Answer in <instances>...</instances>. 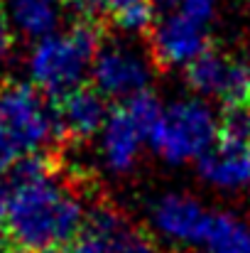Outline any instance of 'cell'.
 Segmentation results:
<instances>
[{
  "label": "cell",
  "mask_w": 250,
  "mask_h": 253,
  "mask_svg": "<svg viewBox=\"0 0 250 253\" xmlns=\"http://www.w3.org/2000/svg\"><path fill=\"white\" fill-rule=\"evenodd\" d=\"M0 199L5 207L2 234L22 251L47 253L71 246L86 229L83 199L42 155L22 158L0 177Z\"/></svg>",
  "instance_id": "cell-1"
},
{
  "label": "cell",
  "mask_w": 250,
  "mask_h": 253,
  "mask_svg": "<svg viewBox=\"0 0 250 253\" xmlns=\"http://www.w3.org/2000/svg\"><path fill=\"white\" fill-rule=\"evenodd\" d=\"M103 44L101 27L93 20H79L32 44L27 54L30 84L44 96H67L83 86L98 47Z\"/></svg>",
  "instance_id": "cell-2"
},
{
  "label": "cell",
  "mask_w": 250,
  "mask_h": 253,
  "mask_svg": "<svg viewBox=\"0 0 250 253\" xmlns=\"http://www.w3.org/2000/svg\"><path fill=\"white\" fill-rule=\"evenodd\" d=\"M221 140V118L204 98L189 96L165 106L150 148L169 165L199 163Z\"/></svg>",
  "instance_id": "cell-3"
},
{
  "label": "cell",
  "mask_w": 250,
  "mask_h": 253,
  "mask_svg": "<svg viewBox=\"0 0 250 253\" xmlns=\"http://www.w3.org/2000/svg\"><path fill=\"white\" fill-rule=\"evenodd\" d=\"M0 130L15 143L22 158L42 155L62 138L57 108L30 82L0 86Z\"/></svg>",
  "instance_id": "cell-4"
},
{
  "label": "cell",
  "mask_w": 250,
  "mask_h": 253,
  "mask_svg": "<svg viewBox=\"0 0 250 253\" xmlns=\"http://www.w3.org/2000/svg\"><path fill=\"white\" fill-rule=\"evenodd\" d=\"M152 74V57L133 37L123 35L103 40L91 67L93 88L103 98H115L123 103L150 91Z\"/></svg>",
  "instance_id": "cell-5"
},
{
  "label": "cell",
  "mask_w": 250,
  "mask_h": 253,
  "mask_svg": "<svg viewBox=\"0 0 250 253\" xmlns=\"http://www.w3.org/2000/svg\"><path fill=\"white\" fill-rule=\"evenodd\" d=\"M186 86L196 98L223 103L228 111L250 108V64L218 49H206L184 69Z\"/></svg>",
  "instance_id": "cell-6"
},
{
  "label": "cell",
  "mask_w": 250,
  "mask_h": 253,
  "mask_svg": "<svg viewBox=\"0 0 250 253\" xmlns=\"http://www.w3.org/2000/svg\"><path fill=\"white\" fill-rule=\"evenodd\" d=\"M150 49L162 67L186 69L209 49V27L177 12H160L150 30Z\"/></svg>",
  "instance_id": "cell-7"
},
{
  "label": "cell",
  "mask_w": 250,
  "mask_h": 253,
  "mask_svg": "<svg viewBox=\"0 0 250 253\" xmlns=\"http://www.w3.org/2000/svg\"><path fill=\"white\" fill-rule=\"evenodd\" d=\"M209 214L196 197L181 192L160 194L147 211L152 231L172 246H199Z\"/></svg>",
  "instance_id": "cell-8"
},
{
  "label": "cell",
  "mask_w": 250,
  "mask_h": 253,
  "mask_svg": "<svg viewBox=\"0 0 250 253\" xmlns=\"http://www.w3.org/2000/svg\"><path fill=\"white\" fill-rule=\"evenodd\" d=\"M150 145L145 130L130 118V113L120 106L110 111L103 130L98 133V160L108 174H128L138 165L143 148Z\"/></svg>",
  "instance_id": "cell-9"
},
{
  "label": "cell",
  "mask_w": 250,
  "mask_h": 253,
  "mask_svg": "<svg viewBox=\"0 0 250 253\" xmlns=\"http://www.w3.org/2000/svg\"><path fill=\"white\" fill-rule=\"evenodd\" d=\"M108 98H103L96 88L79 86L71 93L62 96L57 103V121L62 138L71 140H91L98 138L108 121Z\"/></svg>",
  "instance_id": "cell-10"
},
{
  "label": "cell",
  "mask_w": 250,
  "mask_h": 253,
  "mask_svg": "<svg viewBox=\"0 0 250 253\" xmlns=\"http://www.w3.org/2000/svg\"><path fill=\"white\" fill-rule=\"evenodd\" d=\"M199 177L218 192H238L250 184V143L221 138L199 163Z\"/></svg>",
  "instance_id": "cell-11"
},
{
  "label": "cell",
  "mask_w": 250,
  "mask_h": 253,
  "mask_svg": "<svg viewBox=\"0 0 250 253\" xmlns=\"http://www.w3.org/2000/svg\"><path fill=\"white\" fill-rule=\"evenodd\" d=\"M83 234L98 239L110 253H157L152 239L113 207H93Z\"/></svg>",
  "instance_id": "cell-12"
},
{
  "label": "cell",
  "mask_w": 250,
  "mask_h": 253,
  "mask_svg": "<svg viewBox=\"0 0 250 253\" xmlns=\"http://www.w3.org/2000/svg\"><path fill=\"white\" fill-rule=\"evenodd\" d=\"M5 10L10 15L15 35L32 40V44L59 32L62 22L59 0H12L10 5H5Z\"/></svg>",
  "instance_id": "cell-13"
},
{
  "label": "cell",
  "mask_w": 250,
  "mask_h": 253,
  "mask_svg": "<svg viewBox=\"0 0 250 253\" xmlns=\"http://www.w3.org/2000/svg\"><path fill=\"white\" fill-rule=\"evenodd\" d=\"M199 246L204 253H250V224L228 211H211Z\"/></svg>",
  "instance_id": "cell-14"
},
{
  "label": "cell",
  "mask_w": 250,
  "mask_h": 253,
  "mask_svg": "<svg viewBox=\"0 0 250 253\" xmlns=\"http://www.w3.org/2000/svg\"><path fill=\"white\" fill-rule=\"evenodd\" d=\"M123 108H125V111L130 113V118L145 130L147 140L152 138V133H155V128H157V123H160V118H162V113H165V103H162L152 91H145V93H140V96L125 101Z\"/></svg>",
  "instance_id": "cell-15"
},
{
  "label": "cell",
  "mask_w": 250,
  "mask_h": 253,
  "mask_svg": "<svg viewBox=\"0 0 250 253\" xmlns=\"http://www.w3.org/2000/svg\"><path fill=\"white\" fill-rule=\"evenodd\" d=\"M152 5L160 12L184 15V17H189V20L204 25V27H209L214 22L216 10H218V0H152Z\"/></svg>",
  "instance_id": "cell-16"
},
{
  "label": "cell",
  "mask_w": 250,
  "mask_h": 253,
  "mask_svg": "<svg viewBox=\"0 0 250 253\" xmlns=\"http://www.w3.org/2000/svg\"><path fill=\"white\" fill-rule=\"evenodd\" d=\"M157 20V12H155V5L152 2H140V5H133L123 12H118L113 17L115 27L123 32V37H135V35H143L147 30H152Z\"/></svg>",
  "instance_id": "cell-17"
},
{
  "label": "cell",
  "mask_w": 250,
  "mask_h": 253,
  "mask_svg": "<svg viewBox=\"0 0 250 253\" xmlns=\"http://www.w3.org/2000/svg\"><path fill=\"white\" fill-rule=\"evenodd\" d=\"M221 138L250 143V108H233L221 118Z\"/></svg>",
  "instance_id": "cell-18"
},
{
  "label": "cell",
  "mask_w": 250,
  "mask_h": 253,
  "mask_svg": "<svg viewBox=\"0 0 250 253\" xmlns=\"http://www.w3.org/2000/svg\"><path fill=\"white\" fill-rule=\"evenodd\" d=\"M140 2H152V0H86V5H91L93 10L106 12L110 17H115L118 12H123L133 5H140Z\"/></svg>",
  "instance_id": "cell-19"
},
{
  "label": "cell",
  "mask_w": 250,
  "mask_h": 253,
  "mask_svg": "<svg viewBox=\"0 0 250 253\" xmlns=\"http://www.w3.org/2000/svg\"><path fill=\"white\" fill-rule=\"evenodd\" d=\"M12 42H15V27L10 22L7 10L0 7V62L12 52Z\"/></svg>",
  "instance_id": "cell-20"
},
{
  "label": "cell",
  "mask_w": 250,
  "mask_h": 253,
  "mask_svg": "<svg viewBox=\"0 0 250 253\" xmlns=\"http://www.w3.org/2000/svg\"><path fill=\"white\" fill-rule=\"evenodd\" d=\"M2 2H5V5H10V2H12V0H2Z\"/></svg>",
  "instance_id": "cell-21"
},
{
  "label": "cell",
  "mask_w": 250,
  "mask_h": 253,
  "mask_svg": "<svg viewBox=\"0 0 250 253\" xmlns=\"http://www.w3.org/2000/svg\"><path fill=\"white\" fill-rule=\"evenodd\" d=\"M0 253H15V251H2V249H0Z\"/></svg>",
  "instance_id": "cell-22"
},
{
  "label": "cell",
  "mask_w": 250,
  "mask_h": 253,
  "mask_svg": "<svg viewBox=\"0 0 250 253\" xmlns=\"http://www.w3.org/2000/svg\"><path fill=\"white\" fill-rule=\"evenodd\" d=\"M248 2H250V0H248Z\"/></svg>",
  "instance_id": "cell-23"
}]
</instances>
